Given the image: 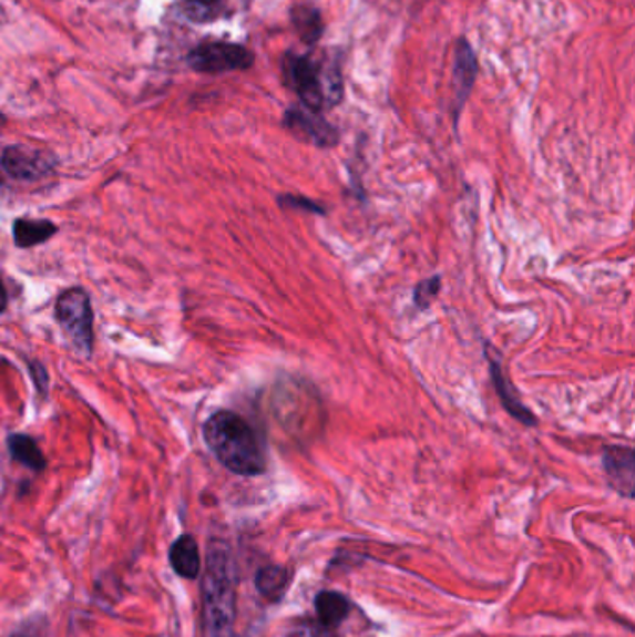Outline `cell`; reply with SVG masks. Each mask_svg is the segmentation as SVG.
<instances>
[{
  "label": "cell",
  "instance_id": "obj_1",
  "mask_svg": "<svg viewBox=\"0 0 635 637\" xmlns=\"http://www.w3.org/2000/svg\"><path fill=\"white\" fill-rule=\"evenodd\" d=\"M237 620V565L226 541L213 538L207 546L202 576V623L205 637H235Z\"/></svg>",
  "mask_w": 635,
  "mask_h": 637
},
{
  "label": "cell",
  "instance_id": "obj_2",
  "mask_svg": "<svg viewBox=\"0 0 635 637\" xmlns=\"http://www.w3.org/2000/svg\"><path fill=\"white\" fill-rule=\"evenodd\" d=\"M204 439L222 466L237 475H262L267 455L250 423L229 410H221L205 421Z\"/></svg>",
  "mask_w": 635,
  "mask_h": 637
},
{
  "label": "cell",
  "instance_id": "obj_3",
  "mask_svg": "<svg viewBox=\"0 0 635 637\" xmlns=\"http://www.w3.org/2000/svg\"><path fill=\"white\" fill-rule=\"evenodd\" d=\"M287 86L309 111H328L341 103L344 81L338 59H314L311 54L287 53L281 64Z\"/></svg>",
  "mask_w": 635,
  "mask_h": 637
},
{
  "label": "cell",
  "instance_id": "obj_4",
  "mask_svg": "<svg viewBox=\"0 0 635 637\" xmlns=\"http://www.w3.org/2000/svg\"><path fill=\"white\" fill-rule=\"evenodd\" d=\"M57 319L76 351L90 355L94 346V314L86 291L68 289L57 302Z\"/></svg>",
  "mask_w": 635,
  "mask_h": 637
},
{
  "label": "cell",
  "instance_id": "obj_5",
  "mask_svg": "<svg viewBox=\"0 0 635 637\" xmlns=\"http://www.w3.org/2000/svg\"><path fill=\"white\" fill-rule=\"evenodd\" d=\"M187 62L198 73H228L248 70L254 64V54L239 43L207 41L191 51Z\"/></svg>",
  "mask_w": 635,
  "mask_h": 637
},
{
  "label": "cell",
  "instance_id": "obj_6",
  "mask_svg": "<svg viewBox=\"0 0 635 637\" xmlns=\"http://www.w3.org/2000/svg\"><path fill=\"white\" fill-rule=\"evenodd\" d=\"M284 125L291 131L293 135L315 146L332 147L339 141L336 127L321 117L319 112L309 111L306 106H291L286 112Z\"/></svg>",
  "mask_w": 635,
  "mask_h": 637
},
{
  "label": "cell",
  "instance_id": "obj_7",
  "mask_svg": "<svg viewBox=\"0 0 635 637\" xmlns=\"http://www.w3.org/2000/svg\"><path fill=\"white\" fill-rule=\"evenodd\" d=\"M604 472H606L610 485L618 494H623L624 497H634V451L623 445H612L604 450Z\"/></svg>",
  "mask_w": 635,
  "mask_h": 637
},
{
  "label": "cell",
  "instance_id": "obj_8",
  "mask_svg": "<svg viewBox=\"0 0 635 637\" xmlns=\"http://www.w3.org/2000/svg\"><path fill=\"white\" fill-rule=\"evenodd\" d=\"M2 166L10 176L23 182L40 179L51 169L48 155L24 146L8 147L7 152L2 153Z\"/></svg>",
  "mask_w": 635,
  "mask_h": 637
},
{
  "label": "cell",
  "instance_id": "obj_9",
  "mask_svg": "<svg viewBox=\"0 0 635 637\" xmlns=\"http://www.w3.org/2000/svg\"><path fill=\"white\" fill-rule=\"evenodd\" d=\"M168 563L180 578L198 579L202 574V556L196 538L191 533H183L170 544Z\"/></svg>",
  "mask_w": 635,
  "mask_h": 637
},
{
  "label": "cell",
  "instance_id": "obj_10",
  "mask_svg": "<svg viewBox=\"0 0 635 637\" xmlns=\"http://www.w3.org/2000/svg\"><path fill=\"white\" fill-rule=\"evenodd\" d=\"M475 76H478V59H475L472 45H470L467 40H459L455 48V70H453V79H455L457 116H459V112H461L462 106L467 103L468 95L472 92Z\"/></svg>",
  "mask_w": 635,
  "mask_h": 637
},
{
  "label": "cell",
  "instance_id": "obj_11",
  "mask_svg": "<svg viewBox=\"0 0 635 637\" xmlns=\"http://www.w3.org/2000/svg\"><path fill=\"white\" fill-rule=\"evenodd\" d=\"M490 374L494 380L495 390L498 395L502 399L503 407L508 410L509 414L522 421L524 425H535V415L531 414L530 410L525 409L524 403L520 401L519 393L514 392L513 384L509 382L508 377L503 373L502 363L489 357Z\"/></svg>",
  "mask_w": 635,
  "mask_h": 637
},
{
  "label": "cell",
  "instance_id": "obj_12",
  "mask_svg": "<svg viewBox=\"0 0 635 637\" xmlns=\"http://www.w3.org/2000/svg\"><path fill=\"white\" fill-rule=\"evenodd\" d=\"M254 584L263 598L278 603L291 585V571L284 565H265L257 571Z\"/></svg>",
  "mask_w": 635,
  "mask_h": 637
},
{
  "label": "cell",
  "instance_id": "obj_13",
  "mask_svg": "<svg viewBox=\"0 0 635 637\" xmlns=\"http://www.w3.org/2000/svg\"><path fill=\"white\" fill-rule=\"evenodd\" d=\"M352 604L349 598L338 593V590H321L315 597V612H317V619L325 626H339L349 617Z\"/></svg>",
  "mask_w": 635,
  "mask_h": 637
},
{
  "label": "cell",
  "instance_id": "obj_14",
  "mask_svg": "<svg viewBox=\"0 0 635 637\" xmlns=\"http://www.w3.org/2000/svg\"><path fill=\"white\" fill-rule=\"evenodd\" d=\"M291 23L300 35V40L308 45H315L317 41L321 40L322 30V16L314 4L309 2H300L291 8Z\"/></svg>",
  "mask_w": 635,
  "mask_h": 637
},
{
  "label": "cell",
  "instance_id": "obj_15",
  "mask_svg": "<svg viewBox=\"0 0 635 637\" xmlns=\"http://www.w3.org/2000/svg\"><path fill=\"white\" fill-rule=\"evenodd\" d=\"M59 228L49 220H30V218H19L13 223V240L19 248H30L51 239Z\"/></svg>",
  "mask_w": 635,
  "mask_h": 637
},
{
  "label": "cell",
  "instance_id": "obj_16",
  "mask_svg": "<svg viewBox=\"0 0 635 637\" xmlns=\"http://www.w3.org/2000/svg\"><path fill=\"white\" fill-rule=\"evenodd\" d=\"M8 448H10V453H12L13 461H18L19 464H23L24 469L32 470V472H43L45 466H48V459L43 456L40 448L35 444L34 440L30 436H24V434H12L8 439Z\"/></svg>",
  "mask_w": 635,
  "mask_h": 637
},
{
  "label": "cell",
  "instance_id": "obj_17",
  "mask_svg": "<svg viewBox=\"0 0 635 637\" xmlns=\"http://www.w3.org/2000/svg\"><path fill=\"white\" fill-rule=\"evenodd\" d=\"M440 276L429 278V280L421 281L420 286L416 287L414 300L418 308H429L431 300L440 292Z\"/></svg>",
  "mask_w": 635,
  "mask_h": 637
},
{
  "label": "cell",
  "instance_id": "obj_18",
  "mask_svg": "<svg viewBox=\"0 0 635 637\" xmlns=\"http://www.w3.org/2000/svg\"><path fill=\"white\" fill-rule=\"evenodd\" d=\"M287 637H338L334 634L330 626H325L322 623H315V620H308V623H300V625L295 626Z\"/></svg>",
  "mask_w": 635,
  "mask_h": 637
},
{
  "label": "cell",
  "instance_id": "obj_19",
  "mask_svg": "<svg viewBox=\"0 0 635 637\" xmlns=\"http://www.w3.org/2000/svg\"><path fill=\"white\" fill-rule=\"evenodd\" d=\"M48 619L45 615H35L32 619L24 620L23 625L16 628L10 637H43Z\"/></svg>",
  "mask_w": 635,
  "mask_h": 637
},
{
  "label": "cell",
  "instance_id": "obj_20",
  "mask_svg": "<svg viewBox=\"0 0 635 637\" xmlns=\"http://www.w3.org/2000/svg\"><path fill=\"white\" fill-rule=\"evenodd\" d=\"M280 204L289 205V207H304V209L315 210V213H319V215L325 213L321 205H317L308 198H298V196H281Z\"/></svg>",
  "mask_w": 635,
  "mask_h": 637
},
{
  "label": "cell",
  "instance_id": "obj_21",
  "mask_svg": "<svg viewBox=\"0 0 635 637\" xmlns=\"http://www.w3.org/2000/svg\"><path fill=\"white\" fill-rule=\"evenodd\" d=\"M194 8L198 10H204V12H213L216 8L221 7L222 2L226 0H188Z\"/></svg>",
  "mask_w": 635,
  "mask_h": 637
},
{
  "label": "cell",
  "instance_id": "obj_22",
  "mask_svg": "<svg viewBox=\"0 0 635 637\" xmlns=\"http://www.w3.org/2000/svg\"><path fill=\"white\" fill-rule=\"evenodd\" d=\"M7 305H8V292L7 289H4V284H2V280H0V314L7 310Z\"/></svg>",
  "mask_w": 635,
  "mask_h": 637
},
{
  "label": "cell",
  "instance_id": "obj_23",
  "mask_svg": "<svg viewBox=\"0 0 635 637\" xmlns=\"http://www.w3.org/2000/svg\"><path fill=\"white\" fill-rule=\"evenodd\" d=\"M2 13H4V12H2V10H0V21H2Z\"/></svg>",
  "mask_w": 635,
  "mask_h": 637
}]
</instances>
